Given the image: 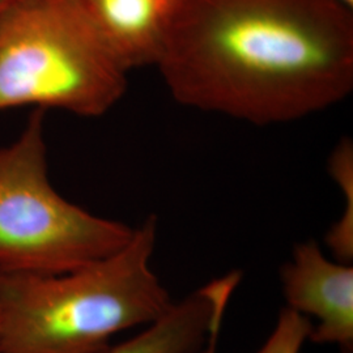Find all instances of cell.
<instances>
[{
  "instance_id": "obj_4",
  "label": "cell",
  "mask_w": 353,
  "mask_h": 353,
  "mask_svg": "<svg viewBox=\"0 0 353 353\" xmlns=\"http://www.w3.org/2000/svg\"><path fill=\"white\" fill-rule=\"evenodd\" d=\"M34 109L21 137L0 148V272L58 275L122 249L134 228L68 202L52 188Z\"/></svg>"
},
{
  "instance_id": "obj_6",
  "label": "cell",
  "mask_w": 353,
  "mask_h": 353,
  "mask_svg": "<svg viewBox=\"0 0 353 353\" xmlns=\"http://www.w3.org/2000/svg\"><path fill=\"white\" fill-rule=\"evenodd\" d=\"M127 72L159 63L182 0H77Z\"/></svg>"
},
{
  "instance_id": "obj_10",
  "label": "cell",
  "mask_w": 353,
  "mask_h": 353,
  "mask_svg": "<svg viewBox=\"0 0 353 353\" xmlns=\"http://www.w3.org/2000/svg\"><path fill=\"white\" fill-rule=\"evenodd\" d=\"M13 0H0V12L10 4V3H12Z\"/></svg>"
},
{
  "instance_id": "obj_12",
  "label": "cell",
  "mask_w": 353,
  "mask_h": 353,
  "mask_svg": "<svg viewBox=\"0 0 353 353\" xmlns=\"http://www.w3.org/2000/svg\"><path fill=\"white\" fill-rule=\"evenodd\" d=\"M0 348H1V332H0Z\"/></svg>"
},
{
  "instance_id": "obj_1",
  "label": "cell",
  "mask_w": 353,
  "mask_h": 353,
  "mask_svg": "<svg viewBox=\"0 0 353 353\" xmlns=\"http://www.w3.org/2000/svg\"><path fill=\"white\" fill-rule=\"evenodd\" d=\"M176 101L252 125L299 121L353 88L339 0H182L156 64Z\"/></svg>"
},
{
  "instance_id": "obj_3",
  "label": "cell",
  "mask_w": 353,
  "mask_h": 353,
  "mask_svg": "<svg viewBox=\"0 0 353 353\" xmlns=\"http://www.w3.org/2000/svg\"><path fill=\"white\" fill-rule=\"evenodd\" d=\"M115 61L77 0H13L0 12V112H109L127 88Z\"/></svg>"
},
{
  "instance_id": "obj_2",
  "label": "cell",
  "mask_w": 353,
  "mask_h": 353,
  "mask_svg": "<svg viewBox=\"0 0 353 353\" xmlns=\"http://www.w3.org/2000/svg\"><path fill=\"white\" fill-rule=\"evenodd\" d=\"M157 219L126 245L58 275L0 272V353H101L125 330L147 326L174 303L152 270Z\"/></svg>"
},
{
  "instance_id": "obj_7",
  "label": "cell",
  "mask_w": 353,
  "mask_h": 353,
  "mask_svg": "<svg viewBox=\"0 0 353 353\" xmlns=\"http://www.w3.org/2000/svg\"><path fill=\"white\" fill-rule=\"evenodd\" d=\"M240 281L232 272L216 279L181 301L131 339L101 353H198L214 331L221 328L228 301Z\"/></svg>"
},
{
  "instance_id": "obj_5",
  "label": "cell",
  "mask_w": 353,
  "mask_h": 353,
  "mask_svg": "<svg viewBox=\"0 0 353 353\" xmlns=\"http://www.w3.org/2000/svg\"><path fill=\"white\" fill-rule=\"evenodd\" d=\"M288 307L318 321L309 341L353 353V267L327 259L313 241L299 243L281 268Z\"/></svg>"
},
{
  "instance_id": "obj_8",
  "label": "cell",
  "mask_w": 353,
  "mask_h": 353,
  "mask_svg": "<svg viewBox=\"0 0 353 353\" xmlns=\"http://www.w3.org/2000/svg\"><path fill=\"white\" fill-rule=\"evenodd\" d=\"M328 170L343 191L345 210L341 220L330 229L326 243L339 262L350 263L353 258V144L351 140H341L332 152Z\"/></svg>"
},
{
  "instance_id": "obj_9",
  "label": "cell",
  "mask_w": 353,
  "mask_h": 353,
  "mask_svg": "<svg viewBox=\"0 0 353 353\" xmlns=\"http://www.w3.org/2000/svg\"><path fill=\"white\" fill-rule=\"evenodd\" d=\"M312 330L313 325L306 316L285 307L279 314L274 331L256 353H300Z\"/></svg>"
},
{
  "instance_id": "obj_11",
  "label": "cell",
  "mask_w": 353,
  "mask_h": 353,
  "mask_svg": "<svg viewBox=\"0 0 353 353\" xmlns=\"http://www.w3.org/2000/svg\"><path fill=\"white\" fill-rule=\"evenodd\" d=\"M341 3H343L344 6H347L348 8H351V10H353V0H339Z\"/></svg>"
}]
</instances>
